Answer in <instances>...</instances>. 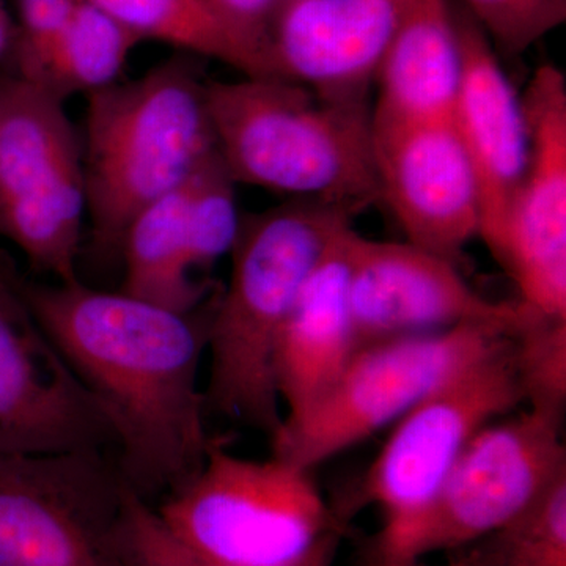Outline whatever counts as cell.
I'll use <instances>...</instances> for the list:
<instances>
[{"label": "cell", "instance_id": "6da1fadb", "mask_svg": "<svg viewBox=\"0 0 566 566\" xmlns=\"http://www.w3.org/2000/svg\"><path fill=\"white\" fill-rule=\"evenodd\" d=\"M18 282L40 326L109 420L126 485L147 501L192 479L214 439L205 427L199 368L218 290L196 311L175 312L81 281Z\"/></svg>", "mask_w": 566, "mask_h": 566}, {"label": "cell", "instance_id": "7a4b0ae2", "mask_svg": "<svg viewBox=\"0 0 566 566\" xmlns=\"http://www.w3.org/2000/svg\"><path fill=\"white\" fill-rule=\"evenodd\" d=\"M216 148L234 182L316 200L356 218L381 203L368 98L282 77L205 84Z\"/></svg>", "mask_w": 566, "mask_h": 566}, {"label": "cell", "instance_id": "3957f363", "mask_svg": "<svg viewBox=\"0 0 566 566\" xmlns=\"http://www.w3.org/2000/svg\"><path fill=\"white\" fill-rule=\"evenodd\" d=\"M354 218L340 208L292 199L241 219L229 285L216 293L208 352L207 411L273 438L282 427L274 354L308 275Z\"/></svg>", "mask_w": 566, "mask_h": 566}, {"label": "cell", "instance_id": "277c9868", "mask_svg": "<svg viewBox=\"0 0 566 566\" xmlns=\"http://www.w3.org/2000/svg\"><path fill=\"white\" fill-rule=\"evenodd\" d=\"M205 84L192 55L181 52L137 80L88 95L82 164L99 259L120 256L137 212L189 180L216 151Z\"/></svg>", "mask_w": 566, "mask_h": 566}, {"label": "cell", "instance_id": "5b68a950", "mask_svg": "<svg viewBox=\"0 0 566 566\" xmlns=\"http://www.w3.org/2000/svg\"><path fill=\"white\" fill-rule=\"evenodd\" d=\"M156 513L185 545L237 566H294L327 536L349 531L312 471L277 457H234L221 438Z\"/></svg>", "mask_w": 566, "mask_h": 566}, {"label": "cell", "instance_id": "8992f818", "mask_svg": "<svg viewBox=\"0 0 566 566\" xmlns=\"http://www.w3.org/2000/svg\"><path fill=\"white\" fill-rule=\"evenodd\" d=\"M562 427L531 409L486 424L416 516L365 539L356 566H392L460 551L501 527L565 474Z\"/></svg>", "mask_w": 566, "mask_h": 566}, {"label": "cell", "instance_id": "52a82bcc", "mask_svg": "<svg viewBox=\"0 0 566 566\" xmlns=\"http://www.w3.org/2000/svg\"><path fill=\"white\" fill-rule=\"evenodd\" d=\"M84 164L65 103L21 80L0 77V237L33 270L80 281Z\"/></svg>", "mask_w": 566, "mask_h": 566}, {"label": "cell", "instance_id": "ba28073f", "mask_svg": "<svg viewBox=\"0 0 566 566\" xmlns=\"http://www.w3.org/2000/svg\"><path fill=\"white\" fill-rule=\"evenodd\" d=\"M512 333L493 324H463L363 346L311 411L283 420L271 438L273 457L314 471L315 465L398 422Z\"/></svg>", "mask_w": 566, "mask_h": 566}, {"label": "cell", "instance_id": "9c48e42d", "mask_svg": "<svg viewBox=\"0 0 566 566\" xmlns=\"http://www.w3.org/2000/svg\"><path fill=\"white\" fill-rule=\"evenodd\" d=\"M521 403L506 335L395 422L367 471L331 502L335 513L349 524L365 506L376 505L382 513L378 531L408 523L430 502L472 438Z\"/></svg>", "mask_w": 566, "mask_h": 566}, {"label": "cell", "instance_id": "30bf717a", "mask_svg": "<svg viewBox=\"0 0 566 566\" xmlns=\"http://www.w3.org/2000/svg\"><path fill=\"white\" fill-rule=\"evenodd\" d=\"M126 486L104 452L0 457V566H126Z\"/></svg>", "mask_w": 566, "mask_h": 566}, {"label": "cell", "instance_id": "8fae6325", "mask_svg": "<svg viewBox=\"0 0 566 566\" xmlns=\"http://www.w3.org/2000/svg\"><path fill=\"white\" fill-rule=\"evenodd\" d=\"M0 256V457L104 452L103 409L52 344Z\"/></svg>", "mask_w": 566, "mask_h": 566}, {"label": "cell", "instance_id": "7c38bea8", "mask_svg": "<svg viewBox=\"0 0 566 566\" xmlns=\"http://www.w3.org/2000/svg\"><path fill=\"white\" fill-rule=\"evenodd\" d=\"M526 118V169L493 259L515 282L521 303L566 318V80L538 66L521 96Z\"/></svg>", "mask_w": 566, "mask_h": 566}, {"label": "cell", "instance_id": "4fadbf2b", "mask_svg": "<svg viewBox=\"0 0 566 566\" xmlns=\"http://www.w3.org/2000/svg\"><path fill=\"white\" fill-rule=\"evenodd\" d=\"M348 300L357 349L441 333L463 324H493L515 333L528 307L495 303L475 292L460 266L411 243L348 238Z\"/></svg>", "mask_w": 566, "mask_h": 566}, {"label": "cell", "instance_id": "5bb4252c", "mask_svg": "<svg viewBox=\"0 0 566 566\" xmlns=\"http://www.w3.org/2000/svg\"><path fill=\"white\" fill-rule=\"evenodd\" d=\"M371 145L381 203L408 243L460 266L479 237L480 193L452 118L397 120L371 112Z\"/></svg>", "mask_w": 566, "mask_h": 566}, {"label": "cell", "instance_id": "9a60e30c", "mask_svg": "<svg viewBox=\"0 0 566 566\" xmlns=\"http://www.w3.org/2000/svg\"><path fill=\"white\" fill-rule=\"evenodd\" d=\"M411 0H283L270 31L275 73L329 96L368 98Z\"/></svg>", "mask_w": 566, "mask_h": 566}, {"label": "cell", "instance_id": "2e32d148", "mask_svg": "<svg viewBox=\"0 0 566 566\" xmlns=\"http://www.w3.org/2000/svg\"><path fill=\"white\" fill-rule=\"evenodd\" d=\"M455 17L463 76L452 120L479 185V238L494 256L526 169V118L521 96L506 77L486 33L463 7L455 6Z\"/></svg>", "mask_w": 566, "mask_h": 566}, {"label": "cell", "instance_id": "e0dca14e", "mask_svg": "<svg viewBox=\"0 0 566 566\" xmlns=\"http://www.w3.org/2000/svg\"><path fill=\"white\" fill-rule=\"evenodd\" d=\"M353 229L338 234L308 275L279 335L274 381L286 406L283 420H296L311 411L357 352L348 300Z\"/></svg>", "mask_w": 566, "mask_h": 566}, {"label": "cell", "instance_id": "ac0fdd59", "mask_svg": "<svg viewBox=\"0 0 566 566\" xmlns=\"http://www.w3.org/2000/svg\"><path fill=\"white\" fill-rule=\"evenodd\" d=\"M463 52L452 0H411L379 62L371 112L397 120L452 118Z\"/></svg>", "mask_w": 566, "mask_h": 566}, {"label": "cell", "instance_id": "d6986e66", "mask_svg": "<svg viewBox=\"0 0 566 566\" xmlns=\"http://www.w3.org/2000/svg\"><path fill=\"white\" fill-rule=\"evenodd\" d=\"M191 177L137 212L120 251L122 292L175 312L196 311L216 292L210 282L197 281L189 266Z\"/></svg>", "mask_w": 566, "mask_h": 566}, {"label": "cell", "instance_id": "ffe728a7", "mask_svg": "<svg viewBox=\"0 0 566 566\" xmlns=\"http://www.w3.org/2000/svg\"><path fill=\"white\" fill-rule=\"evenodd\" d=\"M140 41L109 13L81 0L46 46L14 63L17 76L65 103L76 93L88 96L118 82Z\"/></svg>", "mask_w": 566, "mask_h": 566}, {"label": "cell", "instance_id": "44dd1931", "mask_svg": "<svg viewBox=\"0 0 566 566\" xmlns=\"http://www.w3.org/2000/svg\"><path fill=\"white\" fill-rule=\"evenodd\" d=\"M142 41L172 44L181 52L214 59L244 77H279L263 44L245 35L210 0H87Z\"/></svg>", "mask_w": 566, "mask_h": 566}, {"label": "cell", "instance_id": "7402d4cb", "mask_svg": "<svg viewBox=\"0 0 566 566\" xmlns=\"http://www.w3.org/2000/svg\"><path fill=\"white\" fill-rule=\"evenodd\" d=\"M465 547L476 566H566V472L523 512Z\"/></svg>", "mask_w": 566, "mask_h": 566}, {"label": "cell", "instance_id": "603a6c76", "mask_svg": "<svg viewBox=\"0 0 566 566\" xmlns=\"http://www.w3.org/2000/svg\"><path fill=\"white\" fill-rule=\"evenodd\" d=\"M345 534L327 536L294 566H333ZM115 545L126 566H237L197 553L166 527L156 510L126 486L114 528Z\"/></svg>", "mask_w": 566, "mask_h": 566}, {"label": "cell", "instance_id": "cb8c5ba5", "mask_svg": "<svg viewBox=\"0 0 566 566\" xmlns=\"http://www.w3.org/2000/svg\"><path fill=\"white\" fill-rule=\"evenodd\" d=\"M510 342L523 403L536 415L564 423L566 318H549L528 308Z\"/></svg>", "mask_w": 566, "mask_h": 566}, {"label": "cell", "instance_id": "d4e9b609", "mask_svg": "<svg viewBox=\"0 0 566 566\" xmlns=\"http://www.w3.org/2000/svg\"><path fill=\"white\" fill-rule=\"evenodd\" d=\"M232 175L218 148L197 167L191 177L188 205L189 266L192 274L205 271L232 252L241 218L238 214Z\"/></svg>", "mask_w": 566, "mask_h": 566}, {"label": "cell", "instance_id": "484cf974", "mask_svg": "<svg viewBox=\"0 0 566 566\" xmlns=\"http://www.w3.org/2000/svg\"><path fill=\"white\" fill-rule=\"evenodd\" d=\"M493 46L523 54L566 21V0H461Z\"/></svg>", "mask_w": 566, "mask_h": 566}, {"label": "cell", "instance_id": "4316f807", "mask_svg": "<svg viewBox=\"0 0 566 566\" xmlns=\"http://www.w3.org/2000/svg\"><path fill=\"white\" fill-rule=\"evenodd\" d=\"M81 0H17L20 24L14 29V63L39 52L70 20Z\"/></svg>", "mask_w": 566, "mask_h": 566}, {"label": "cell", "instance_id": "83f0119b", "mask_svg": "<svg viewBox=\"0 0 566 566\" xmlns=\"http://www.w3.org/2000/svg\"><path fill=\"white\" fill-rule=\"evenodd\" d=\"M214 9L270 51V31L283 0H210ZM271 54V51H270Z\"/></svg>", "mask_w": 566, "mask_h": 566}, {"label": "cell", "instance_id": "f1b7e54d", "mask_svg": "<svg viewBox=\"0 0 566 566\" xmlns=\"http://www.w3.org/2000/svg\"><path fill=\"white\" fill-rule=\"evenodd\" d=\"M14 41V25L10 20L9 11L0 2V59L6 57Z\"/></svg>", "mask_w": 566, "mask_h": 566}, {"label": "cell", "instance_id": "f546056e", "mask_svg": "<svg viewBox=\"0 0 566 566\" xmlns=\"http://www.w3.org/2000/svg\"><path fill=\"white\" fill-rule=\"evenodd\" d=\"M458 556L450 558L449 564L444 565H427L422 560L406 562V564H398L392 566H476L474 553L471 547H463Z\"/></svg>", "mask_w": 566, "mask_h": 566}]
</instances>
